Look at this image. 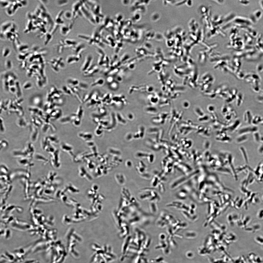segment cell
<instances>
[{"label":"cell","instance_id":"5","mask_svg":"<svg viewBox=\"0 0 263 263\" xmlns=\"http://www.w3.org/2000/svg\"><path fill=\"white\" fill-rule=\"evenodd\" d=\"M257 128L255 127H243L240 129L238 132V134L240 135L246 134L247 133L255 132L257 131Z\"/></svg>","mask_w":263,"mask_h":263},{"label":"cell","instance_id":"52","mask_svg":"<svg viewBox=\"0 0 263 263\" xmlns=\"http://www.w3.org/2000/svg\"><path fill=\"white\" fill-rule=\"evenodd\" d=\"M261 94L263 95V90L261 91Z\"/></svg>","mask_w":263,"mask_h":263},{"label":"cell","instance_id":"11","mask_svg":"<svg viewBox=\"0 0 263 263\" xmlns=\"http://www.w3.org/2000/svg\"><path fill=\"white\" fill-rule=\"evenodd\" d=\"M73 25V24H71L69 26L66 25L62 26L60 29V31L61 34L64 36L67 35L70 32Z\"/></svg>","mask_w":263,"mask_h":263},{"label":"cell","instance_id":"44","mask_svg":"<svg viewBox=\"0 0 263 263\" xmlns=\"http://www.w3.org/2000/svg\"><path fill=\"white\" fill-rule=\"evenodd\" d=\"M6 66L9 69H10L11 67V62L9 60H8L6 62Z\"/></svg>","mask_w":263,"mask_h":263},{"label":"cell","instance_id":"38","mask_svg":"<svg viewBox=\"0 0 263 263\" xmlns=\"http://www.w3.org/2000/svg\"><path fill=\"white\" fill-rule=\"evenodd\" d=\"M28 46L26 44L21 45H19V50L20 51H23L24 50H26L28 48Z\"/></svg>","mask_w":263,"mask_h":263},{"label":"cell","instance_id":"25","mask_svg":"<svg viewBox=\"0 0 263 263\" xmlns=\"http://www.w3.org/2000/svg\"><path fill=\"white\" fill-rule=\"evenodd\" d=\"M61 148L65 151H69L72 150V147L70 145L65 143H63L61 145Z\"/></svg>","mask_w":263,"mask_h":263},{"label":"cell","instance_id":"35","mask_svg":"<svg viewBox=\"0 0 263 263\" xmlns=\"http://www.w3.org/2000/svg\"><path fill=\"white\" fill-rule=\"evenodd\" d=\"M52 37V36L51 34L49 33L46 34L44 42L45 44V45L47 44L50 40L51 38Z\"/></svg>","mask_w":263,"mask_h":263},{"label":"cell","instance_id":"26","mask_svg":"<svg viewBox=\"0 0 263 263\" xmlns=\"http://www.w3.org/2000/svg\"><path fill=\"white\" fill-rule=\"evenodd\" d=\"M247 139V137L246 134L240 135L236 139V141L237 143H241Z\"/></svg>","mask_w":263,"mask_h":263},{"label":"cell","instance_id":"31","mask_svg":"<svg viewBox=\"0 0 263 263\" xmlns=\"http://www.w3.org/2000/svg\"><path fill=\"white\" fill-rule=\"evenodd\" d=\"M68 3V1L66 0H59L56 2L57 5L60 7L65 5Z\"/></svg>","mask_w":263,"mask_h":263},{"label":"cell","instance_id":"50","mask_svg":"<svg viewBox=\"0 0 263 263\" xmlns=\"http://www.w3.org/2000/svg\"><path fill=\"white\" fill-rule=\"evenodd\" d=\"M215 2L216 1V2L219 3V4H222L224 3V0H213Z\"/></svg>","mask_w":263,"mask_h":263},{"label":"cell","instance_id":"43","mask_svg":"<svg viewBox=\"0 0 263 263\" xmlns=\"http://www.w3.org/2000/svg\"><path fill=\"white\" fill-rule=\"evenodd\" d=\"M32 86L30 82H27L24 85V87L25 89L29 88Z\"/></svg>","mask_w":263,"mask_h":263},{"label":"cell","instance_id":"15","mask_svg":"<svg viewBox=\"0 0 263 263\" xmlns=\"http://www.w3.org/2000/svg\"><path fill=\"white\" fill-rule=\"evenodd\" d=\"M104 80L102 78H99L95 80L91 84V87L100 86L103 85L104 83Z\"/></svg>","mask_w":263,"mask_h":263},{"label":"cell","instance_id":"8","mask_svg":"<svg viewBox=\"0 0 263 263\" xmlns=\"http://www.w3.org/2000/svg\"><path fill=\"white\" fill-rule=\"evenodd\" d=\"M85 48V44L82 43H78L72 47V50L76 55H81V53Z\"/></svg>","mask_w":263,"mask_h":263},{"label":"cell","instance_id":"42","mask_svg":"<svg viewBox=\"0 0 263 263\" xmlns=\"http://www.w3.org/2000/svg\"><path fill=\"white\" fill-rule=\"evenodd\" d=\"M114 80V78L112 76H110L108 77L106 79L107 81L108 82L109 84L112 82Z\"/></svg>","mask_w":263,"mask_h":263},{"label":"cell","instance_id":"51","mask_svg":"<svg viewBox=\"0 0 263 263\" xmlns=\"http://www.w3.org/2000/svg\"><path fill=\"white\" fill-rule=\"evenodd\" d=\"M259 4L261 7L263 9V0H261L259 2Z\"/></svg>","mask_w":263,"mask_h":263},{"label":"cell","instance_id":"10","mask_svg":"<svg viewBox=\"0 0 263 263\" xmlns=\"http://www.w3.org/2000/svg\"><path fill=\"white\" fill-rule=\"evenodd\" d=\"M79 82L78 80L75 78H69L67 80L68 86L70 87L78 86Z\"/></svg>","mask_w":263,"mask_h":263},{"label":"cell","instance_id":"2","mask_svg":"<svg viewBox=\"0 0 263 263\" xmlns=\"http://www.w3.org/2000/svg\"><path fill=\"white\" fill-rule=\"evenodd\" d=\"M93 60V57L92 55L89 54L87 55L81 66L80 71L83 73L90 68L92 66Z\"/></svg>","mask_w":263,"mask_h":263},{"label":"cell","instance_id":"12","mask_svg":"<svg viewBox=\"0 0 263 263\" xmlns=\"http://www.w3.org/2000/svg\"><path fill=\"white\" fill-rule=\"evenodd\" d=\"M262 13L259 10H256L251 15V21L253 19V22H257L261 17Z\"/></svg>","mask_w":263,"mask_h":263},{"label":"cell","instance_id":"27","mask_svg":"<svg viewBox=\"0 0 263 263\" xmlns=\"http://www.w3.org/2000/svg\"><path fill=\"white\" fill-rule=\"evenodd\" d=\"M78 37L82 39H83L88 42L89 44L91 42L92 39L91 37H90L87 35L82 34H79L78 35Z\"/></svg>","mask_w":263,"mask_h":263},{"label":"cell","instance_id":"21","mask_svg":"<svg viewBox=\"0 0 263 263\" xmlns=\"http://www.w3.org/2000/svg\"><path fill=\"white\" fill-rule=\"evenodd\" d=\"M240 122L239 120H236L234 123L230 127V129H229L230 131L231 132H233L235 131L240 125Z\"/></svg>","mask_w":263,"mask_h":263},{"label":"cell","instance_id":"34","mask_svg":"<svg viewBox=\"0 0 263 263\" xmlns=\"http://www.w3.org/2000/svg\"><path fill=\"white\" fill-rule=\"evenodd\" d=\"M243 99V96L241 94H239L237 100V105L238 106H240L241 104Z\"/></svg>","mask_w":263,"mask_h":263},{"label":"cell","instance_id":"47","mask_svg":"<svg viewBox=\"0 0 263 263\" xmlns=\"http://www.w3.org/2000/svg\"><path fill=\"white\" fill-rule=\"evenodd\" d=\"M22 5L25 6L27 4V2L26 0H19Z\"/></svg>","mask_w":263,"mask_h":263},{"label":"cell","instance_id":"9","mask_svg":"<svg viewBox=\"0 0 263 263\" xmlns=\"http://www.w3.org/2000/svg\"><path fill=\"white\" fill-rule=\"evenodd\" d=\"M61 43L64 47H72L78 43L76 41L70 39H66L61 42Z\"/></svg>","mask_w":263,"mask_h":263},{"label":"cell","instance_id":"6","mask_svg":"<svg viewBox=\"0 0 263 263\" xmlns=\"http://www.w3.org/2000/svg\"><path fill=\"white\" fill-rule=\"evenodd\" d=\"M81 57V55L74 54L69 55L66 59V62L68 64H71L79 61Z\"/></svg>","mask_w":263,"mask_h":263},{"label":"cell","instance_id":"48","mask_svg":"<svg viewBox=\"0 0 263 263\" xmlns=\"http://www.w3.org/2000/svg\"><path fill=\"white\" fill-rule=\"evenodd\" d=\"M10 90L12 93H14L16 91V88L15 87L12 86L10 88Z\"/></svg>","mask_w":263,"mask_h":263},{"label":"cell","instance_id":"37","mask_svg":"<svg viewBox=\"0 0 263 263\" xmlns=\"http://www.w3.org/2000/svg\"><path fill=\"white\" fill-rule=\"evenodd\" d=\"M209 119V117L208 116L205 115L202 117H199L198 120L201 122H204L208 121Z\"/></svg>","mask_w":263,"mask_h":263},{"label":"cell","instance_id":"19","mask_svg":"<svg viewBox=\"0 0 263 263\" xmlns=\"http://www.w3.org/2000/svg\"><path fill=\"white\" fill-rule=\"evenodd\" d=\"M63 15L67 19L71 20L74 19V15L72 11L67 10L64 12Z\"/></svg>","mask_w":263,"mask_h":263},{"label":"cell","instance_id":"41","mask_svg":"<svg viewBox=\"0 0 263 263\" xmlns=\"http://www.w3.org/2000/svg\"><path fill=\"white\" fill-rule=\"evenodd\" d=\"M254 137L255 139L257 141H258L260 140V136L259 134L257 132H255V133L254 134Z\"/></svg>","mask_w":263,"mask_h":263},{"label":"cell","instance_id":"45","mask_svg":"<svg viewBox=\"0 0 263 263\" xmlns=\"http://www.w3.org/2000/svg\"><path fill=\"white\" fill-rule=\"evenodd\" d=\"M115 78L116 80L115 81L118 83L121 81L122 80V77L120 76H117L116 77V78Z\"/></svg>","mask_w":263,"mask_h":263},{"label":"cell","instance_id":"3","mask_svg":"<svg viewBox=\"0 0 263 263\" xmlns=\"http://www.w3.org/2000/svg\"><path fill=\"white\" fill-rule=\"evenodd\" d=\"M84 4L81 8V10L83 15L91 23L93 24H95L96 23L94 18L92 15L91 12H90V10L85 7Z\"/></svg>","mask_w":263,"mask_h":263},{"label":"cell","instance_id":"40","mask_svg":"<svg viewBox=\"0 0 263 263\" xmlns=\"http://www.w3.org/2000/svg\"><path fill=\"white\" fill-rule=\"evenodd\" d=\"M256 99L259 102L261 103L263 102V95L261 94L258 95L256 97Z\"/></svg>","mask_w":263,"mask_h":263},{"label":"cell","instance_id":"29","mask_svg":"<svg viewBox=\"0 0 263 263\" xmlns=\"http://www.w3.org/2000/svg\"><path fill=\"white\" fill-rule=\"evenodd\" d=\"M256 71L258 74H260L263 72V64L260 63L258 64L256 67Z\"/></svg>","mask_w":263,"mask_h":263},{"label":"cell","instance_id":"33","mask_svg":"<svg viewBox=\"0 0 263 263\" xmlns=\"http://www.w3.org/2000/svg\"><path fill=\"white\" fill-rule=\"evenodd\" d=\"M1 6L2 8L8 7L10 4L9 2L7 0H0Z\"/></svg>","mask_w":263,"mask_h":263},{"label":"cell","instance_id":"16","mask_svg":"<svg viewBox=\"0 0 263 263\" xmlns=\"http://www.w3.org/2000/svg\"><path fill=\"white\" fill-rule=\"evenodd\" d=\"M72 119L71 114L64 116L60 120V122L63 123H66L70 122H72Z\"/></svg>","mask_w":263,"mask_h":263},{"label":"cell","instance_id":"30","mask_svg":"<svg viewBox=\"0 0 263 263\" xmlns=\"http://www.w3.org/2000/svg\"><path fill=\"white\" fill-rule=\"evenodd\" d=\"M195 111L199 117H202L205 115L203 110L199 107L196 108Z\"/></svg>","mask_w":263,"mask_h":263},{"label":"cell","instance_id":"18","mask_svg":"<svg viewBox=\"0 0 263 263\" xmlns=\"http://www.w3.org/2000/svg\"><path fill=\"white\" fill-rule=\"evenodd\" d=\"M109 88L111 90L113 91L117 90L119 87L118 82L115 80L109 84Z\"/></svg>","mask_w":263,"mask_h":263},{"label":"cell","instance_id":"4","mask_svg":"<svg viewBox=\"0 0 263 263\" xmlns=\"http://www.w3.org/2000/svg\"><path fill=\"white\" fill-rule=\"evenodd\" d=\"M99 71L98 67L95 65H92L91 67L85 71L83 73V75L86 77L94 76Z\"/></svg>","mask_w":263,"mask_h":263},{"label":"cell","instance_id":"22","mask_svg":"<svg viewBox=\"0 0 263 263\" xmlns=\"http://www.w3.org/2000/svg\"><path fill=\"white\" fill-rule=\"evenodd\" d=\"M84 113V111L82 106H80L76 113L77 117L81 120L83 115Z\"/></svg>","mask_w":263,"mask_h":263},{"label":"cell","instance_id":"46","mask_svg":"<svg viewBox=\"0 0 263 263\" xmlns=\"http://www.w3.org/2000/svg\"><path fill=\"white\" fill-rule=\"evenodd\" d=\"M135 66V65L134 64H131L129 65L128 68L130 69H133L134 67Z\"/></svg>","mask_w":263,"mask_h":263},{"label":"cell","instance_id":"36","mask_svg":"<svg viewBox=\"0 0 263 263\" xmlns=\"http://www.w3.org/2000/svg\"><path fill=\"white\" fill-rule=\"evenodd\" d=\"M10 52V49L7 47H6L3 50L2 55L4 57H6L7 56Z\"/></svg>","mask_w":263,"mask_h":263},{"label":"cell","instance_id":"49","mask_svg":"<svg viewBox=\"0 0 263 263\" xmlns=\"http://www.w3.org/2000/svg\"><path fill=\"white\" fill-rule=\"evenodd\" d=\"M14 80L13 79L11 80L9 83V84L10 86H13V85H14Z\"/></svg>","mask_w":263,"mask_h":263},{"label":"cell","instance_id":"7","mask_svg":"<svg viewBox=\"0 0 263 263\" xmlns=\"http://www.w3.org/2000/svg\"><path fill=\"white\" fill-rule=\"evenodd\" d=\"M78 135L79 138L86 141L91 140L93 138V134L89 132H80Z\"/></svg>","mask_w":263,"mask_h":263},{"label":"cell","instance_id":"20","mask_svg":"<svg viewBox=\"0 0 263 263\" xmlns=\"http://www.w3.org/2000/svg\"><path fill=\"white\" fill-rule=\"evenodd\" d=\"M62 92L68 95H72L73 94L72 91L69 86H63L62 87Z\"/></svg>","mask_w":263,"mask_h":263},{"label":"cell","instance_id":"13","mask_svg":"<svg viewBox=\"0 0 263 263\" xmlns=\"http://www.w3.org/2000/svg\"><path fill=\"white\" fill-rule=\"evenodd\" d=\"M12 25L10 22H5L2 24L0 27V32H1V33H4L7 32L10 28Z\"/></svg>","mask_w":263,"mask_h":263},{"label":"cell","instance_id":"14","mask_svg":"<svg viewBox=\"0 0 263 263\" xmlns=\"http://www.w3.org/2000/svg\"><path fill=\"white\" fill-rule=\"evenodd\" d=\"M64 12L63 10L61 11L57 15L55 19V22L56 25L59 26L63 24L64 23L62 18Z\"/></svg>","mask_w":263,"mask_h":263},{"label":"cell","instance_id":"1","mask_svg":"<svg viewBox=\"0 0 263 263\" xmlns=\"http://www.w3.org/2000/svg\"><path fill=\"white\" fill-rule=\"evenodd\" d=\"M52 64L51 67L53 70L58 72L59 69H63L65 67V65L63 58L58 57L52 59L50 62Z\"/></svg>","mask_w":263,"mask_h":263},{"label":"cell","instance_id":"17","mask_svg":"<svg viewBox=\"0 0 263 263\" xmlns=\"http://www.w3.org/2000/svg\"><path fill=\"white\" fill-rule=\"evenodd\" d=\"M244 120L246 122L250 124L252 122V118L251 113L249 111L246 112L244 114Z\"/></svg>","mask_w":263,"mask_h":263},{"label":"cell","instance_id":"28","mask_svg":"<svg viewBox=\"0 0 263 263\" xmlns=\"http://www.w3.org/2000/svg\"><path fill=\"white\" fill-rule=\"evenodd\" d=\"M244 79L246 82L252 83V73H248L246 74Z\"/></svg>","mask_w":263,"mask_h":263},{"label":"cell","instance_id":"24","mask_svg":"<svg viewBox=\"0 0 263 263\" xmlns=\"http://www.w3.org/2000/svg\"><path fill=\"white\" fill-rule=\"evenodd\" d=\"M252 89L253 91L256 93H259L260 90V84H252Z\"/></svg>","mask_w":263,"mask_h":263},{"label":"cell","instance_id":"32","mask_svg":"<svg viewBox=\"0 0 263 263\" xmlns=\"http://www.w3.org/2000/svg\"><path fill=\"white\" fill-rule=\"evenodd\" d=\"M72 123L75 126L78 127L80 126L81 123V119L77 117L72 121Z\"/></svg>","mask_w":263,"mask_h":263},{"label":"cell","instance_id":"39","mask_svg":"<svg viewBox=\"0 0 263 263\" xmlns=\"http://www.w3.org/2000/svg\"><path fill=\"white\" fill-rule=\"evenodd\" d=\"M207 109L209 111L211 112H214L215 110V107L212 105H210L207 107Z\"/></svg>","mask_w":263,"mask_h":263},{"label":"cell","instance_id":"23","mask_svg":"<svg viewBox=\"0 0 263 263\" xmlns=\"http://www.w3.org/2000/svg\"><path fill=\"white\" fill-rule=\"evenodd\" d=\"M78 87L80 90H86L88 88V85L85 82L80 81Z\"/></svg>","mask_w":263,"mask_h":263}]
</instances>
